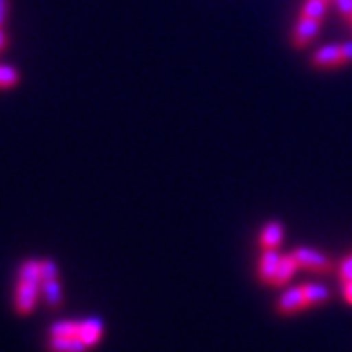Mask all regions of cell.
<instances>
[{"instance_id": "cell-1", "label": "cell", "mask_w": 352, "mask_h": 352, "mask_svg": "<svg viewBox=\"0 0 352 352\" xmlns=\"http://www.w3.org/2000/svg\"><path fill=\"white\" fill-rule=\"evenodd\" d=\"M294 258L298 261L300 268H305V270H311V272H317V274H327L333 270V263L331 258L325 256L323 252L315 251V249H307V247H298L292 251Z\"/></svg>"}, {"instance_id": "cell-2", "label": "cell", "mask_w": 352, "mask_h": 352, "mask_svg": "<svg viewBox=\"0 0 352 352\" xmlns=\"http://www.w3.org/2000/svg\"><path fill=\"white\" fill-rule=\"evenodd\" d=\"M39 294H41V284L36 282H22L18 280L16 294H14V307L20 315H30L36 309Z\"/></svg>"}, {"instance_id": "cell-3", "label": "cell", "mask_w": 352, "mask_h": 352, "mask_svg": "<svg viewBox=\"0 0 352 352\" xmlns=\"http://www.w3.org/2000/svg\"><path fill=\"white\" fill-rule=\"evenodd\" d=\"M321 30V20H315V18H305V16H300V20L296 22L292 34H289V39H292V45L302 50L305 47L309 41H314L317 38Z\"/></svg>"}, {"instance_id": "cell-4", "label": "cell", "mask_w": 352, "mask_h": 352, "mask_svg": "<svg viewBox=\"0 0 352 352\" xmlns=\"http://www.w3.org/2000/svg\"><path fill=\"white\" fill-rule=\"evenodd\" d=\"M311 65L317 69H337L344 65V57H342V47L340 43L335 45H323L315 51L311 57Z\"/></svg>"}, {"instance_id": "cell-5", "label": "cell", "mask_w": 352, "mask_h": 352, "mask_svg": "<svg viewBox=\"0 0 352 352\" xmlns=\"http://www.w3.org/2000/svg\"><path fill=\"white\" fill-rule=\"evenodd\" d=\"M305 307H307V302H305L302 286L286 289L282 294V298L276 302V311L282 315H292L296 314V311H302Z\"/></svg>"}, {"instance_id": "cell-6", "label": "cell", "mask_w": 352, "mask_h": 352, "mask_svg": "<svg viewBox=\"0 0 352 352\" xmlns=\"http://www.w3.org/2000/svg\"><path fill=\"white\" fill-rule=\"evenodd\" d=\"M284 241V226L280 221H270L263 227L261 235H258V245L264 251L268 249H278Z\"/></svg>"}, {"instance_id": "cell-7", "label": "cell", "mask_w": 352, "mask_h": 352, "mask_svg": "<svg viewBox=\"0 0 352 352\" xmlns=\"http://www.w3.org/2000/svg\"><path fill=\"white\" fill-rule=\"evenodd\" d=\"M280 254L276 252V249H268V251L263 252L261 261H258V278L264 284H272V280L276 276L278 264H280Z\"/></svg>"}, {"instance_id": "cell-8", "label": "cell", "mask_w": 352, "mask_h": 352, "mask_svg": "<svg viewBox=\"0 0 352 352\" xmlns=\"http://www.w3.org/2000/svg\"><path fill=\"white\" fill-rule=\"evenodd\" d=\"M298 268H300V264H298V261L294 258V254H292V252H289V254H284V256L280 258L276 276H274V280H272V284H270V286H274V288L284 286L289 278L296 274V270H298Z\"/></svg>"}, {"instance_id": "cell-9", "label": "cell", "mask_w": 352, "mask_h": 352, "mask_svg": "<svg viewBox=\"0 0 352 352\" xmlns=\"http://www.w3.org/2000/svg\"><path fill=\"white\" fill-rule=\"evenodd\" d=\"M104 325L98 319H87L85 323H78V337L87 342V346H94L102 339Z\"/></svg>"}, {"instance_id": "cell-10", "label": "cell", "mask_w": 352, "mask_h": 352, "mask_svg": "<svg viewBox=\"0 0 352 352\" xmlns=\"http://www.w3.org/2000/svg\"><path fill=\"white\" fill-rule=\"evenodd\" d=\"M41 296H43V300L50 307L57 309L63 303V289H61V284H59V278L43 280L41 282Z\"/></svg>"}, {"instance_id": "cell-11", "label": "cell", "mask_w": 352, "mask_h": 352, "mask_svg": "<svg viewBox=\"0 0 352 352\" xmlns=\"http://www.w3.org/2000/svg\"><path fill=\"white\" fill-rule=\"evenodd\" d=\"M303 296L307 307H315V305H323L331 300V292L321 284H302Z\"/></svg>"}, {"instance_id": "cell-12", "label": "cell", "mask_w": 352, "mask_h": 352, "mask_svg": "<svg viewBox=\"0 0 352 352\" xmlns=\"http://www.w3.org/2000/svg\"><path fill=\"white\" fill-rule=\"evenodd\" d=\"M87 342L80 337H65V339L51 337L50 340L51 352H87Z\"/></svg>"}, {"instance_id": "cell-13", "label": "cell", "mask_w": 352, "mask_h": 352, "mask_svg": "<svg viewBox=\"0 0 352 352\" xmlns=\"http://www.w3.org/2000/svg\"><path fill=\"white\" fill-rule=\"evenodd\" d=\"M329 2H323V0H305L302 4V12L300 16H305V18H315V20H321L327 16Z\"/></svg>"}, {"instance_id": "cell-14", "label": "cell", "mask_w": 352, "mask_h": 352, "mask_svg": "<svg viewBox=\"0 0 352 352\" xmlns=\"http://www.w3.org/2000/svg\"><path fill=\"white\" fill-rule=\"evenodd\" d=\"M18 280H22V282H36V284H41L39 261H25V263L20 266Z\"/></svg>"}, {"instance_id": "cell-15", "label": "cell", "mask_w": 352, "mask_h": 352, "mask_svg": "<svg viewBox=\"0 0 352 352\" xmlns=\"http://www.w3.org/2000/svg\"><path fill=\"white\" fill-rule=\"evenodd\" d=\"M51 337L55 339H65V337H78V323L75 321H61L55 323L50 331Z\"/></svg>"}, {"instance_id": "cell-16", "label": "cell", "mask_w": 352, "mask_h": 352, "mask_svg": "<svg viewBox=\"0 0 352 352\" xmlns=\"http://www.w3.org/2000/svg\"><path fill=\"white\" fill-rule=\"evenodd\" d=\"M20 82V75L14 67L0 65V88H14Z\"/></svg>"}, {"instance_id": "cell-17", "label": "cell", "mask_w": 352, "mask_h": 352, "mask_svg": "<svg viewBox=\"0 0 352 352\" xmlns=\"http://www.w3.org/2000/svg\"><path fill=\"white\" fill-rule=\"evenodd\" d=\"M39 272H41V282L43 280H53V278H59V270H57V264L53 261H39Z\"/></svg>"}, {"instance_id": "cell-18", "label": "cell", "mask_w": 352, "mask_h": 352, "mask_svg": "<svg viewBox=\"0 0 352 352\" xmlns=\"http://www.w3.org/2000/svg\"><path fill=\"white\" fill-rule=\"evenodd\" d=\"M339 278L342 284H344V282H352V254L351 256H346V258L340 263Z\"/></svg>"}, {"instance_id": "cell-19", "label": "cell", "mask_w": 352, "mask_h": 352, "mask_svg": "<svg viewBox=\"0 0 352 352\" xmlns=\"http://www.w3.org/2000/svg\"><path fill=\"white\" fill-rule=\"evenodd\" d=\"M335 6L339 8L340 16H344L346 20L352 16V0H333Z\"/></svg>"}, {"instance_id": "cell-20", "label": "cell", "mask_w": 352, "mask_h": 352, "mask_svg": "<svg viewBox=\"0 0 352 352\" xmlns=\"http://www.w3.org/2000/svg\"><path fill=\"white\" fill-rule=\"evenodd\" d=\"M340 47H342V57H344V65L352 63V41L340 43Z\"/></svg>"}, {"instance_id": "cell-21", "label": "cell", "mask_w": 352, "mask_h": 352, "mask_svg": "<svg viewBox=\"0 0 352 352\" xmlns=\"http://www.w3.org/2000/svg\"><path fill=\"white\" fill-rule=\"evenodd\" d=\"M342 296H344V300L352 305V282H344V284H342Z\"/></svg>"}, {"instance_id": "cell-22", "label": "cell", "mask_w": 352, "mask_h": 352, "mask_svg": "<svg viewBox=\"0 0 352 352\" xmlns=\"http://www.w3.org/2000/svg\"><path fill=\"white\" fill-rule=\"evenodd\" d=\"M6 8H8V2H6V0H0V24H2V20H4Z\"/></svg>"}, {"instance_id": "cell-23", "label": "cell", "mask_w": 352, "mask_h": 352, "mask_svg": "<svg viewBox=\"0 0 352 352\" xmlns=\"http://www.w3.org/2000/svg\"><path fill=\"white\" fill-rule=\"evenodd\" d=\"M8 45V38H6V34L0 30V51H4V47Z\"/></svg>"}, {"instance_id": "cell-24", "label": "cell", "mask_w": 352, "mask_h": 352, "mask_svg": "<svg viewBox=\"0 0 352 352\" xmlns=\"http://www.w3.org/2000/svg\"><path fill=\"white\" fill-rule=\"evenodd\" d=\"M349 22H351V24H352V16H351V18H349Z\"/></svg>"}, {"instance_id": "cell-25", "label": "cell", "mask_w": 352, "mask_h": 352, "mask_svg": "<svg viewBox=\"0 0 352 352\" xmlns=\"http://www.w3.org/2000/svg\"><path fill=\"white\" fill-rule=\"evenodd\" d=\"M323 2H331V0H323Z\"/></svg>"}]
</instances>
